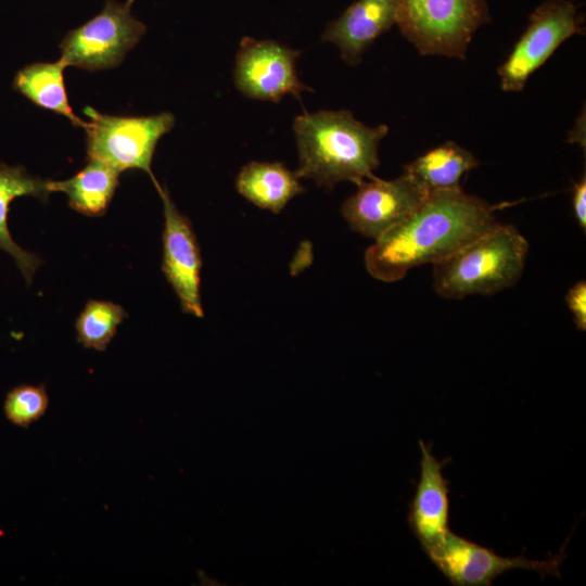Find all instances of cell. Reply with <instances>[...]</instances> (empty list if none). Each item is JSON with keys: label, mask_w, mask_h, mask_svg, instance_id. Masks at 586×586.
<instances>
[{"label": "cell", "mask_w": 586, "mask_h": 586, "mask_svg": "<svg viewBox=\"0 0 586 586\" xmlns=\"http://www.w3.org/2000/svg\"><path fill=\"white\" fill-rule=\"evenodd\" d=\"M499 207L461 187L431 192L366 251V268L373 278L394 282L415 267L434 265L495 226Z\"/></svg>", "instance_id": "6da1fadb"}, {"label": "cell", "mask_w": 586, "mask_h": 586, "mask_svg": "<svg viewBox=\"0 0 586 586\" xmlns=\"http://www.w3.org/2000/svg\"><path fill=\"white\" fill-rule=\"evenodd\" d=\"M293 130L300 158L295 175L332 188L341 181L357 184L374 176L379 143L388 127H369L347 110L305 111L295 117Z\"/></svg>", "instance_id": "7a4b0ae2"}, {"label": "cell", "mask_w": 586, "mask_h": 586, "mask_svg": "<svg viewBox=\"0 0 586 586\" xmlns=\"http://www.w3.org/2000/svg\"><path fill=\"white\" fill-rule=\"evenodd\" d=\"M527 252L528 243L514 226L497 222L434 264V290L449 300L497 293L521 278Z\"/></svg>", "instance_id": "3957f363"}, {"label": "cell", "mask_w": 586, "mask_h": 586, "mask_svg": "<svg viewBox=\"0 0 586 586\" xmlns=\"http://www.w3.org/2000/svg\"><path fill=\"white\" fill-rule=\"evenodd\" d=\"M489 21L485 0H397L396 24L422 55L463 60L473 35Z\"/></svg>", "instance_id": "277c9868"}, {"label": "cell", "mask_w": 586, "mask_h": 586, "mask_svg": "<svg viewBox=\"0 0 586 586\" xmlns=\"http://www.w3.org/2000/svg\"><path fill=\"white\" fill-rule=\"evenodd\" d=\"M89 117L84 129L88 160L104 163L119 173L140 169L153 181L151 163L158 140L175 125L171 113L150 116H114L86 107Z\"/></svg>", "instance_id": "5b68a950"}, {"label": "cell", "mask_w": 586, "mask_h": 586, "mask_svg": "<svg viewBox=\"0 0 586 586\" xmlns=\"http://www.w3.org/2000/svg\"><path fill=\"white\" fill-rule=\"evenodd\" d=\"M584 18L570 0H548L530 15L527 27L506 61L498 67L500 87L521 91L537 71L566 39L584 34Z\"/></svg>", "instance_id": "8992f818"}, {"label": "cell", "mask_w": 586, "mask_h": 586, "mask_svg": "<svg viewBox=\"0 0 586 586\" xmlns=\"http://www.w3.org/2000/svg\"><path fill=\"white\" fill-rule=\"evenodd\" d=\"M145 29L131 13V5L107 0L100 13L67 33L60 44V59L66 66L87 71L118 66Z\"/></svg>", "instance_id": "52a82bcc"}, {"label": "cell", "mask_w": 586, "mask_h": 586, "mask_svg": "<svg viewBox=\"0 0 586 586\" xmlns=\"http://www.w3.org/2000/svg\"><path fill=\"white\" fill-rule=\"evenodd\" d=\"M565 545L547 560H530L523 555L506 558L448 531L444 540L426 553L432 563L455 586H489L495 578L514 570H531L542 577H560Z\"/></svg>", "instance_id": "ba28073f"}, {"label": "cell", "mask_w": 586, "mask_h": 586, "mask_svg": "<svg viewBox=\"0 0 586 586\" xmlns=\"http://www.w3.org/2000/svg\"><path fill=\"white\" fill-rule=\"evenodd\" d=\"M357 191L342 205L349 228L378 240L411 215L429 192L410 175L384 180L375 176L357 183Z\"/></svg>", "instance_id": "9c48e42d"}, {"label": "cell", "mask_w": 586, "mask_h": 586, "mask_svg": "<svg viewBox=\"0 0 586 586\" xmlns=\"http://www.w3.org/2000/svg\"><path fill=\"white\" fill-rule=\"evenodd\" d=\"M301 51L277 41L243 37L235 55L233 80L246 98L279 102L291 94L297 100L311 88L304 85L296 72Z\"/></svg>", "instance_id": "30bf717a"}, {"label": "cell", "mask_w": 586, "mask_h": 586, "mask_svg": "<svg viewBox=\"0 0 586 586\" xmlns=\"http://www.w3.org/2000/svg\"><path fill=\"white\" fill-rule=\"evenodd\" d=\"M154 186L163 201L165 217L162 271L173 286L182 311L202 318V258L192 224L177 209L167 190L158 182Z\"/></svg>", "instance_id": "8fae6325"}, {"label": "cell", "mask_w": 586, "mask_h": 586, "mask_svg": "<svg viewBox=\"0 0 586 586\" xmlns=\"http://www.w3.org/2000/svg\"><path fill=\"white\" fill-rule=\"evenodd\" d=\"M420 479L410 504L408 523L423 551L436 548L447 535L448 528V485L443 475L446 461L433 456L420 440Z\"/></svg>", "instance_id": "7c38bea8"}, {"label": "cell", "mask_w": 586, "mask_h": 586, "mask_svg": "<svg viewBox=\"0 0 586 586\" xmlns=\"http://www.w3.org/2000/svg\"><path fill=\"white\" fill-rule=\"evenodd\" d=\"M397 0H357L326 27L322 41L335 44L348 65H357L365 51L396 24Z\"/></svg>", "instance_id": "4fadbf2b"}, {"label": "cell", "mask_w": 586, "mask_h": 586, "mask_svg": "<svg viewBox=\"0 0 586 586\" xmlns=\"http://www.w3.org/2000/svg\"><path fill=\"white\" fill-rule=\"evenodd\" d=\"M49 181L33 177L22 166L11 167L0 163V250L13 257L28 284L42 262L13 241L8 227L9 206L14 199L25 195L47 202L51 193Z\"/></svg>", "instance_id": "5bb4252c"}, {"label": "cell", "mask_w": 586, "mask_h": 586, "mask_svg": "<svg viewBox=\"0 0 586 586\" xmlns=\"http://www.w3.org/2000/svg\"><path fill=\"white\" fill-rule=\"evenodd\" d=\"M235 187L247 201L276 214L305 191L295 173L279 162L246 164L237 177Z\"/></svg>", "instance_id": "9a60e30c"}, {"label": "cell", "mask_w": 586, "mask_h": 586, "mask_svg": "<svg viewBox=\"0 0 586 586\" xmlns=\"http://www.w3.org/2000/svg\"><path fill=\"white\" fill-rule=\"evenodd\" d=\"M119 171L94 160L69 179L49 181L51 192H63L68 198V205L76 212L100 217L105 214L116 188L119 184Z\"/></svg>", "instance_id": "2e32d148"}, {"label": "cell", "mask_w": 586, "mask_h": 586, "mask_svg": "<svg viewBox=\"0 0 586 586\" xmlns=\"http://www.w3.org/2000/svg\"><path fill=\"white\" fill-rule=\"evenodd\" d=\"M65 67L61 59L26 65L16 73L13 88L37 106L61 114L75 127L84 128L86 120L80 119L68 103L63 74Z\"/></svg>", "instance_id": "e0dca14e"}, {"label": "cell", "mask_w": 586, "mask_h": 586, "mask_svg": "<svg viewBox=\"0 0 586 586\" xmlns=\"http://www.w3.org/2000/svg\"><path fill=\"white\" fill-rule=\"evenodd\" d=\"M477 165L479 161L470 151L448 141L418 156L404 171L431 193L460 188L463 175Z\"/></svg>", "instance_id": "ac0fdd59"}, {"label": "cell", "mask_w": 586, "mask_h": 586, "mask_svg": "<svg viewBox=\"0 0 586 586\" xmlns=\"http://www.w3.org/2000/svg\"><path fill=\"white\" fill-rule=\"evenodd\" d=\"M126 317L125 309L118 304L90 300L75 323L77 341L86 348L105 351Z\"/></svg>", "instance_id": "d6986e66"}, {"label": "cell", "mask_w": 586, "mask_h": 586, "mask_svg": "<svg viewBox=\"0 0 586 586\" xmlns=\"http://www.w3.org/2000/svg\"><path fill=\"white\" fill-rule=\"evenodd\" d=\"M48 405L44 385L20 384L7 394L3 410L12 424L27 428L44 415Z\"/></svg>", "instance_id": "ffe728a7"}, {"label": "cell", "mask_w": 586, "mask_h": 586, "mask_svg": "<svg viewBox=\"0 0 586 586\" xmlns=\"http://www.w3.org/2000/svg\"><path fill=\"white\" fill-rule=\"evenodd\" d=\"M565 301L578 330L586 329V282L581 280L570 288Z\"/></svg>", "instance_id": "44dd1931"}, {"label": "cell", "mask_w": 586, "mask_h": 586, "mask_svg": "<svg viewBox=\"0 0 586 586\" xmlns=\"http://www.w3.org/2000/svg\"><path fill=\"white\" fill-rule=\"evenodd\" d=\"M572 205L575 218L583 230L586 229V177L585 175L574 183Z\"/></svg>", "instance_id": "7402d4cb"}, {"label": "cell", "mask_w": 586, "mask_h": 586, "mask_svg": "<svg viewBox=\"0 0 586 586\" xmlns=\"http://www.w3.org/2000/svg\"><path fill=\"white\" fill-rule=\"evenodd\" d=\"M582 128H585V115L583 111V116H579V118L576 120L575 126L570 132V141L571 142H577L583 148H585V139L582 138Z\"/></svg>", "instance_id": "603a6c76"}, {"label": "cell", "mask_w": 586, "mask_h": 586, "mask_svg": "<svg viewBox=\"0 0 586 586\" xmlns=\"http://www.w3.org/2000/svg\"><path fill=\"white\" fill-rule=\"evenodd\" d=\"M135 2V0H127L126 3L129 4V5H132V3Z\"/></svg>", "instance_id": "cb8c5ba5"}]
</instances>
